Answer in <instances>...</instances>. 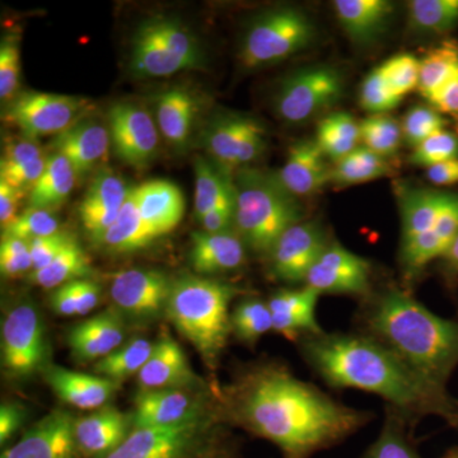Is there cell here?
<instances>
[{"instance_id": "cell-1", "label": "cell", "mask_w": 458, "mask_h": 458, "mask_svg": "<svg viewBox=\"0 0 458 458\" xmlns=\"http://www.w3.org/2000/svg\"><path fill=\"white\" fill-rule=\"evenodd\" d=\"M233 414L284 458H310L357 433L372 412L344 405L280 367L256 369L233 394Z\"/></svg>"}, {"instance_id": "cell-2", "label": "cell", "mask_w": 458, "mask_h": 458, "mask_svg": "<svg viewBox=\"0 0 458 458\" xmlns=\"http://www.w3.org/2000/svg\"><path fill=\"white\" fill-rule=\"evenodd\" d=\"M297 343L304 361L330 387L377 394L409 424L432 415L458 427V401L366 334L322 331Z\"/></svg>"}, {"instance_id": "cell-3", "label": "cell", "mask_w": 458, "mask_h": 458, "mask_svg": "<svg viewBox=\"0 0 458 458\" xmlns=\"http://www.w3.org/2000/svg\"><path fill=\"white\" fill-rule=\"evenodd\" d=\"M361 331L436 387L447 390L458 367V321L436 315L408 291L390 286L366 298Z\"/></svg>"}, {"instance_id": "cell-4", "label": "cell", "mask_w": 458, "mask_h": 458, "mask_svg": "<svg viewBox=\"0 0 458 458\" xmlns=\"http://www.w3.org/2000/svg\"><path fill=\"white\" fill-rule=\"evenodd\" d=\"M240 288L218 280L188 276L172 284L165 315L214 367L232 333L229 304Z\"/></svg>"}, {"instance_id": "cell-5", "label": "cell", "mask_w": 458, "mask_h": 458, "mask_svg": "<svg viewBox=\"0 0 458 458\" xmlns=\"http://www.w3.org/2000/svg\"><path fill=\"white\" fill-rule=\"evenodd\" d=\"M234 191L238 236L256 254L269 255L283 233L303 221L302 205L276 176L242 172L234 182Z\"/></svg>"}, {"instance_id": "cell-6", "label": "cell", "mask_w": 458, "mask_h": 458, "mask_svg": "<svg viewBox=\"0 0 458 458\" xmlns=\"http://www.w3.org/2000/svg\"><path fill=\"white\" fill-rule=\"evenodd\" d=\"M201 63L197 38L174 18H150L132 38L131 68L140 77H170L200 68Z\"/></svg>"}, {"instance_id": "cell-7", "label": "cell", "mask_w": 458, "mask_h": 458, "mask_svg": "<svg viewBox=\"0 0 458 458\" xmlns=\"http://www.w3.org/2000/svg\"><path fill=\"white\" fill-rule=\"evenodd\" d=\"M316 38L311 18L297 8H279L262 14L243 38L240 60L247 69L282 62L300 53Z\"/></svg>"}, {"instance_id": "cell-8", "label": "cell", "mask_w": 458, "mask_h": 458, "mask_svg": "<svg viewBox=\"0 0 458 458\" xmlns=\"http://www.w3.org/2000/svg\"><path fill=\"white\" fill-rule=\"evenodd\" d=\"M89 99L47 92H25L12 99L4 120L29 137L60 135L92 110Z\"/></svg>"}, {"instance_id": "cell-9", "label": "cell", "mask_w": 458, "mask_h": 458, "mask_svg": "<svg viewBox=\"0 0 458 458\" xmlns=\"http://www.w3.org/2000/svg\"><path fill=\"white\" fill-rule=\"evenodd\" d=\"M343 90V77L335 68L310 66L289 75L282 83L276 110L286 123H306L335 105Z\"/></svg>"}, {"instance_id": "cell-10", "label": "cell", "mask_w": 458, "mask_h": 458, "mask_svg": "<svg viewBox=\"0 0 458 458\" xmlns=\"http://www.w3.org/2000/svg\"><path fill=\"white\" fill-rule=\"evenodd\" d=\"M47 339L38 310L29 303L18 304L2 324V361L9 375L25 378L44 369Z\"/></svg>"}, {"instance_id": "cell-11", "label": "cell", "mask_w": 458, "mask_h": 458, "mask_svg": "<svg viewBox=\"0 0 458 458\" xmlns=\"http://www.w3.org/2000/svg\"><path fill=\"white\" fill-rule=\"evenodd\" d=\"M372 264L339 243H328L307 276L304 285L319 295L369 298L372 293Z\"/></svg>"}, {"instance_id": "cell-12", "label": "cell", "mask_w": 458, "mask_h": 458, "mask_svg": "<svg viewBox=\"0 0 458 458\" xmlns=\"http://www.w3.org/2000/svg\"><path fill=\"white\" fill-rule=\"evenodd\" d=\"M328 243L327 234L318 223H297L283 233L267 255L271 273L288 284H304L310 270Z\"/></svg>"}, {"instance_id": "cell-13", "label": "cell", "mask_w": 458, "mask_h": 458, "mask_svg": "<svg viewBox=\"0 0 458 458\" xmlns=\"http://www.w3.org/2000/svg\"><path fill=\"white\" fill-rule=\"evenodd\" d=\"M204 424L200 418L179 426L137 428L104 458H190L203 438Z\"/></svg>"}, {"instance_id": "cell-14", "label": "cell", "mask_w": 458, "mask_h": 458, "mask_svg": "<svg viewBox=\"0 0 458 458\" xmlns=\"http://www.w3.org/2000/svg\"><path fill=\"white\" fill-rule=\"evenodd\" d=\"M172 284L164 273L131 269L114 274L110 293L119 312L137 319H152L165 312Z\"/></svg>"}, {"instance_id": "cell-15", "label": "cell", "mask_w": 458, "mask_h": 458, "mask_svg": "<svg viewBox=\"0 0 458 458\" xmlns=\"http://www.w3.org/2000/svg\"><path fill=\"white\" fill-rule=\"evenodd\" d=\"M111 143L123 164L143 167L158 149L159 135L152 116L131 104H116L108 113Z\"/></svg>"}, {"instance_id": "cell-16", "label": "cell", "mask_w": 458, "mask_h": 458, "mask_svg": "<svg viewBox=\"0 0 458 458\" xmlns=\"http://www.w3.org/2000/svg\"><path fill=\"white\" fill-rule=\"evenodd\" d=\"M75 419L64 410H54L27 430L25 436L0 458H77Z\"/></svg>"}, {"instance_id": "cell-17", "label": "cell", "mask_w": 458, "mask_h": 458, "mask_svg": "<svg viewBox=\"0 0 458 458\" xmlns=\"http://www.w3.org/2000/svg\"><path fill=\"white\" fill-rule=\"evenodd\" d=\"M131 190L122 177L111 171L98 172L92 180L80 207L81 221L92 241L101 243Z\"/></svg>"}, {"instance_id": "cell-18", "label": "cell", "mask_w": 458, "mask_h": 458, "mask_svg": "<svg viewBox=\"0 0 458 458\" xmlns=\"http://www.w3.org/2000/svg\"><path fill=\"white\" fill-rule=\"evenodd\" d=\"M319 294L315 289L303 285L298 289H282L267 301L273 316V331L292 342L322 333L316 307Z\"/></svg>"}, {"instance_id": "cell-19", "label": "cell", "mask_w": 458, "mask_h": 458, "mask_svg": "<svg viewBox=\"0 0 458 458\" xmlns=\"http://www.w3.org/2000/svg\"><path fill=\"white\" fill-rule=\"evenodd\" d=\"M276 177L295 198L310 197L331 182V168L316 140H303L289 148Z\"/></svg>"}, {"instance_id": "cell-20", "label": "cell", "mask_w": 458, "mask_h": 458, "mask_svg": "<svg viewBox=\"0 0 458 458\" xmlns=\"http://www.w3.org/2000/svg\"><path fill=\"white\" fill-rule=\"evenodd\" d=\"M199 403L182 390H143L135 399L132 429L172 427L197 420Z\"/></svg>"}, {"instance_id": "cell-21", "label": "cell", "mask_w": 458, "mask_h": 458, "mask_svg": "<svg viewBox=\"0 0 458 458\" xmlns=\"http://www.w3.org/2000/svg\"><path fill=\"white\" fill-rule=\"evenodd\" d=\"M131 424V419L113 406H104L93 414L75 419L78 451L89 458L108 456L128 438Z\"/></svg>"}, {"instance_id": "cell-22", "label": "cell", "mask_w": 458, "mask_h": 458, "mask_svg": "<svg viewBox=\"0 0 458 458\" xmlns=\"http://www.w3.org/2000/svg\"><path fill=\"white\" fill-rule=\"evenodd\" d=\"M458 236V195L428 233L405 247H400V264L403 276L414 280L428 265L441 260Z\"/></svg>"}, {"instance_id": "cell-23", "label": "cell", "mask_w": 458, "mask_h": 458, "mask_svg": "<svg viewBox=\"0 0 458 458\" xmlns=\"http://www.w3.org/2000/svg\"><path fill=\"white\" fill-rule=\"evenodd\" d=\"M125 327L122 313L108 310L75 325L68 342L77 360H101L123 345Z\"/></svg>"}, {"instance_id": "cell-24", "label": "cell", "mask_w": 458, "mask_h": 458, "mask_svg": "<svg viewBox=\"0 0 458 458\" xmlns=\"http://www.w3.org/2000/svg\"><path fill=\"white\" fill-rule=\"evenodd\" d=\"M42 373L56 396L78 409L102 408L117 390V382L105 377L75 372L63 367L47 366Z\"/></svg>"}, {"instance_id": "cell-25", "label": "cell", "mask_w": 458, "mask_h": 458, "mask_svg": "<svg viewBox=\"0 0 458 458\" xmlns=\"http://www.w3.org/2000/svg\"><path fill=\"white\" fill-rule=\"evenodd\" d=\"M141 218L156 237L179 225L185 212L182 192L170 181L155 180L134 188Z\"/></svg>"}, {"instance_id": "cell-26", "label": "cell", "mask_w": 458, "mask_h": 458, "mask_svg": "<svg viewBox=\"0 0 458 458\" xmlns=\"http://www.w3.org/2000/svg\"><path fill=\"white\" fill-rule=\"evenodd\" d=\"M110 143V131L102 123L83 120L57 135L53 146L71 162L75 174H83L106 159Z\"/></svg>"}, {"instance_id": "cell-27", "label": "cell", "mask_w": 458, "mask_h": 458, "mask_svg": "<svg viewBox=\"0 0 458 458\" xmlns=\"http://www.w3.org/2000/svg\"><path fill=\"white\" fill-rule=\"evenodd\" d=\"M454 194L427 189H401V245L405 247L424 236L436 225Z\"/></svg>"}, {"instance_id": "cell-28", "label": "cell", "mask_w": 458, "mask_h": 458, "mask_svg": "<svg viewBox=\"0 0 458 458\" xmlns=\"http://www.w3.org/2000/svg\"><path fill=\"white\" fill-rule=\"evenodd\" d=\"M195 376L185 352L170 336L156 344L144 364L138 381L143 390H182L194 382Z\"/></svg>"}, {"instance_id": "cell-29", "label": "cell", "mask_w": 458, "mask_h": 458, "mask_svg": "<svg viewBox=\"0 0 458 458\" xmlns=\"http://www.w3.org/2000/svg\"><path fill=\"white\" fill-rule=\"evenodd\" d=\"M246 260L245 243L232 232L192 234L190 261L199 274L225 273L238 269Z\"/></svg>"}, {"instance_id": "cell-30", "label": "cell", "mask_w": 458, "mask_h": 458, "mask_svg": "<svg viewBox=\"0 0 458 458\" xmlns=\"http://www.w3.org/2000/svg\"><path fill=\"white\" fill-rule=\"evenodd\" d=\"M336 17L344 31L357 44H370L387 29L394 13L386 0H336Z\"/></svg>"}, {"instance_id": "cell-31", "label": "cell", "mask_w": 458, "mask_h": 458, "mask_svg": "<svg viewBox=\"0 0 458 458\" xmlns=\"http://www.w3.org/2000/svg\"><path fill=\"white\" fill-rule=\"evenodd\" d=\"M194 98L185 89H174L162 93L157 101V123L159 131L172 146L188 143L195 119Z\"/></svg>"}, {"instance_id": "cell-32", "label": "cell", "mask_w": 458, "mask_h": 458, "mask_svg": "<svg viewBox=\"0 0 458 458\" xmlns=\"http://www.w3.org/2000/svg\"><path fill=\"white\" fill-rule=\"evenodd\" d=\"M77 174L71 162L59 153L47 157L40 179L30 191V205L38 209H54L64 203L74 188Z\"/></svg>"}, {"instance_id": "cell-33", "label": "cell", "mask_w": 458, "mask_h": 458, "mask_svg": "<svg viewBox=\"0 0 458 458\" xmlns=\"http://www.w3.org/2000/svg\"><path fill=\"white\" fill-rule=\"evenodd\" d=\"M157 238L141 218L134 189L123 203L116 221L102 238L101 245L116 252H132L144 249Z\"/></svg>"}, {"instance_id": "cell-34", "label": "cell", "mask_w": 458, "mask_h": 458, "mask_svg": "<svg viewBox=\"0 0 458 458\" xmlns=\"http://www.w3.org/2000/svg\"><path fill=\"white\" fill-rule=\"evenodd\" d=\"M315 140L325 157L335 165L360 147V123L348 113L328 114L319 120Z\"/></svg>"}, {"instance_id": "cell-35", "label": "cell", "mask_w": 458, "mask_h": 458, "mask_svg": "<svg viewBox=\"0 0 458 458\" xmlns=\"http://www.w3.org/2000/svg\"><path fill=\"white\" fill-rule=\"evenodd\" d=\"M225 205H236L234 183L203 157H197L194 208L198 219Z\"/></svg>"}, {"instance_id": "cell-36", "label": "cell", "mask_w": 458, "mask_h": 458, "mask_svg": "<svg viewBox=\"0 0 458 458\" xmlns=\"http://www.w3.org/2000/svg\"><path fill=\"white\" fill-rule=\"evenodd\" d=\"M90 270L89 256L73 238L47 267L33 270L30 280L42 288H59L66 283L86 278Z\"/></svg>"}, {"instance_id": "cell-37", "label": "cell", "mask_w": 458, "mask_h": 458, "mask_svg": "<svg viewBox=\"0 0 458 458\" xmlns=\"http://www.w3.org/2000/svg\"><path fill=\"white\" fill-rule=\"evenodd\" d=\"M251 117L227 114L216 120L208 129L205 144L208 152L225 167H236L238 152Z\"/></svg>"}, {"instance_id": "cell-38", "label": "cell", "mask_w": 458, "mask_h": 458, "mask_svg": "<svg viewBox=\"0 0 458 458\" xmlns=\"http://www.w3.org/2000/svg\"><path fill=\"white\" fill-rule=\"evenodd\" d=\"M390 165L384 157L360 146L331 168V182L337 185H358L384 177L390 172Z\"/></svg>"}, {"instance_id": "cell-39", "label": "cell", "mask_w": 458, "mask_h": 458, "mask_svg": "<svg viewBox=\"0 0 458 458\" xmlns=\"http://www.w3.org/2000/svg\"><path fill=\"white\" fill-rule=\"evenodd\" d=\"M155 345L146 339H134L120 346L104 360L95 364L96 375L105 377L111 381L120 382L129 377L140 375L144 364L152 355Z\"/></svg>"}, {"instance_id": "cell-40", "label": "cell", "mask_w": 458, "mask_h": 458, "mask_svg": "<svg viewBox=\"0 0 458 458\" xmlns=\"http://www.w3.org/2000/svg\"><path fill=\"white\" fill-rule=\"evenodd\" d=\"M458 74V45L454 41L442 42L420 59L418 90L428 98Z\"/></svg>"}, {"instance_id": "cell-41", "label": "cell", "mask_w": 458, "mask_h": 458, "mask_svg": "<svg viewBox=\"0 0 458 458\" xmlns=\"http://www.w3.org/2000/svg\"><path fill=\"white\" fill-rule=\"evenodd\" d=\"M410 25L428 33H445L458 25V0H414L409 3Z\"/></svg>"}, {"instance_id": "cell-42", "label": "cell", "mask_w": 458, "mask_h": 458, "mask_svg": "<svg viewBox=\"0 0 458 458\" xmlns=\"http://www.w3.org/2000/svg\"><path fill=\"white\" fill-rule=\"evenodd\" d=\"M232 333L243 343L255 344L273 331V316L267 302L247 298L231 313Z\"/></svg>"}, {"instance_id": "cell-43", "label": "cell", "mask_w": 458, "mask_h": 458, "mask_svg": "<svg viewBox=\"0 0 458 458\" xmlns=\"http://www.w3.org/2000/svg\"><path fill=\"white\" fill-rule=\"evenodd\" d=\"M360 141L377 155L388 157L399 152L403 140V126L388 114H370L360 123Z\"/></svg>"}, {"instance_id": "cell-44", "label": "cell", "mask_w": 458, "mask_h": 458, "mask_svg": "<svg viewBox=\"0 0 458 458\" xmlns=\"http://www.w3.org/2000/svg\"><path fill=\"white\" fill-rule=\"evenodd\" d=\"M408 424L387 408L385 426L363 458H421L406 434Z\"/></svg>"}, {"instance_id": "cell-45", "label": "cell", "mask_w": 458, "mask_h": 458, "mask_svg": "<svg viewBox=\"0 0 458 458\" xmlns=\"http://www.w3.org/2000/svg\"><path fill=\"white\" fill-rule=\"evenodd\" d=\"M445 125L447 122L443 114L426 105H415L409 108L401 123L403 140L412 149L437 132L445 131Z\"/></svg>"}, {"instance_id": "cell-46", "label": "cell", "mask_w": 458, "mask_h": 458, "mask_svg": "<svg viewBox=\"0 0 458 458\" xmlns=\"http://www.w3.org/2000/svg\"><path fill=\"white\" fill-rule=\"evenodd\" d=\"M378 68L397 98L403 99L412 90L418 89L420 60L411 54H397Z\"/></svg>"}, {"instance_id": "cell-47", "label": "cell", "mask_w": 458, "mask_h": 458, "mask_svg": "<svg viewBox=\"0 0 458 458\" xmlns=\"http://www.w3.org/2000/svg\"><path fill=\"white\" fill-rule=\"evenodd\" d=\"M57 232H60L59 219L50 210L32 207L3 229V234L20 238L27 242H31L36 238L51 236Z\"/></svg>"}, {"instance_id": "cell-48", "label": "cell", "mask_w": 458, "mask_h": 458, "mask_svg": "<svg viewBox=\"0 0 458 458\" xmlns=\"http://www.w3.org/2000/svg\"><path fill=\"white\" fill-rule=\"evenodd\" d=\"M458 158V138L454 132L442 131L414 148L410 164L429 168L432 165Z\"/></svg>"}, {"instance_id": "cell-49", "label": "cell", "mask_w": 458, "mask_h": 458, "mask_svg": "<svg viewBox=\"0 0 458 458\" xmlns=\"http://www.w3.org/2000/svg\"><path fill=\"white\" fill-rule=\"evenodd\" d=\"M360 101L370 114H386L399 106L403 99L394 95L377 66L361 83Z\"/></svg>"}, {"instance_id": "cell-50", "label": "cell", "mask_w": 458, "mask_h": 458, "mask_svg": "<svg viewBox=\"0 0 458 458\" xmlns=\"http://www.w3.org/2000/svg\"><path fill=\"white\" fill-rule=\"evenodd\" d=\"M33 270L30 242L3 234L0 243V270L7 278H16Z\"/></svg>"}, {"instance_id": "cell-51", "label": "cell", "mask_w": 458, "mask_h": 458, "mask_svg": "<svg viewBox=\"0 0 458 458\" xmlns=\"http://www.w3.org/2000/svg\"><path fill=\"white\" fill-rule=\"evenodd\" d=\"M20 47L14 38H4L0 45V98H12L20 86Z\"/></svg>"}, {"instance_id": "cell-52", "label": "cell", "mask_w": 458, "mask_h": 458, "mask_svg": "<svg viewBox=\"0 0 458 458\" xmlns=\"http://www.w3.org/2000/svg\"><path fill=\"white\" fill-rule=\"evenodd\" d=\"M73 238L66 232L60 231L51 236L36 238L31 241L30 252H31L33 270H40L42 267H47Z\"/></svg>"}, {"instance_id": "cell-53", "label": "cell", "mask_w": 458, "mask_h": 458, "mask_svg": "<svg viewBox=\"0 0 458 458\" xmlns=\"http://www.w3.org/2000/svg\"><path fill=\"white\" fill-rule=\"evenodd\" d=\"M45 157L41 148L32 140H12L3 149L0 168H13Z\"/></svg>"}, {"instance_id": "cell-54", "label": "cell", "mask_w": 458, "mask_h": 458, "mask_svg": "<svg viewBox=\"0 0 458 458\" xmlns=\"http://www.w3.org/2000/svg\"><path fill=\"white\" fill-rule=\"evenodd\" d=\"M426 98L438 113L458 116V74Z\"/></svg>"}, {"instance_id": "cell-55", "label": "cell", "mask_w": 458, "mask_h": 458, "mask_svg": "<svg viewBox=\"0 0 458 458\" xmlns=\"http://www.w3.org/2000/svg\"><path fill=\"white\" fill-rule=\"evenodd\" d=\"M69 284H71L72 292L74 294L78 316L87 315V313L96 309L99 301V293H101L98 283L84 278L74 280Z\"/></svg>"}, {"instance_id": "cell-56", "label": "cell", "mask_w": 458, "mask_h": 458, "mask_svg": "<svg viewBox=\"0 0 458 458\" xmlns=\"http://www.w3.org/2000/svg\"><path fill=\"white\" fill-rule=\"evenodd\" d=\"M234 214H236V205H225V207L216 208L212 212L205 214L199 218L201 227L208 233H221L228 232L232 223H234Z\"/></svg>"}, {"instance_id": "cell-57", "label": "cell", "mask_w": 458, "mask_h": 458, "mask_svg": "<svg viewBox=\"0 0 458 458\" xmlns=\"http://www.w3.org/2000/svg\"><path fill=\"white\" fill-rule=\"evenodd\" d=\"M25 412L17 403H4L0 406V443L4 445L22 426Z\"/></svg>"}, {"instance_id": "cell-58", "label": "cell", "mask_w": 458, "mask_h": 458, "mask_svg": "<svg viewBox=\"0 0 458 458\" xmlns=\"http://www.w3.org/2000/svg\"><path fill=\"white\" fill-rule=\"evenodd\" d=\"M23 195L0 180V223L4 229L17 218L18 204Z\"/></svg>"}, {"instance_id": "cell-59", "label": "cell", "mask_w": 458, "mask_h": 458, "mask_svg": "<svg viewBox=\"0 0 458 458\" xmlns=\"http://www.w3.org/2000/svg\"><path fill=\"white\" fill-rule=\"evenodd\" d=\"M427 177L437 186H450L458 183V158L427 168Z\"/></svg>"}, {"instance_id": "cell-60", "label": "cell", "mask_w": 458, "mask_h": 458, "mask_svg": "<svg viewBox=\"0 0 458 458\" xmlns=\"http://www.w3.org/2000/svg\"><path fill=\"white\" fill-rule=\"evenodd\" d=\"M51 306L57 315L78 316L77 304H75L74 294L69 283L55 289L51 295Z\"/></svg>"}, {"instance_id": "cell-61", "label": "cell", "mask_w": 458, "mask_h": 458, "mask_svg": "<svg viewBox=\"0 0 458 458\" xmlns=\"http://www.w3.org/2000/svg\"><path fill=\"white\" fill-rule=\"evenodd\" d=\"M443 276L448 279H456L458 276V236L454 242L452 243L450 250L445 252V256L439 260Z\"/></svg>"}, {"instance_id": "cell-62", "label": "cell", "mask_w": 458, "mask_h": 458, "mask_svg": "<svg viewBox=\"0 0 458 458\" xmlns=\"http://www.w3.org/2000/svg\"><path fill=\"white\" fill-rule=\"evenodd\" d=\"M442 458H458V448H454V450L448 452V454Z\"/></svg>"}]
</instances>
